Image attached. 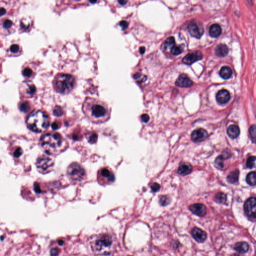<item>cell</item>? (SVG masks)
Returning <instances> with one entry per match:
<instances>
[{"mask_svg": "<svg viewBox=\"0 0 256 256\" xmlns=\"http://www.w3.org/2000/svg\"><path fill=\"white\" fill-rule=\"evenodd\" d=\"M36 166L41 172L45 173L48 172L52 169L54 166V162L50 158L43 156L38 159Z\"/></svg>", "mask_w": 256, "mask_h": 256, "instance_id": "cell-8", "label": "cell"}, {"mask_svg": "<svg viewBox=\"0 0 256 256\" xmlns=\"http://www.w3.org/2000/svg\"><path fill=\"white\" fill-rule=\"evenodd\" d=\"M209 34L213 38H217L219 37L222 33V29L218 24L212 25L210 26L209 30Z\"/></svg>", "mask_w": 256, "mask_h": 256, "instance_id": "cell-20", "label": "cell"}, {"mask_svg": "<svg viewBox=\"0 0 256 256\" xmlns=\"http://www.w3.org/2000/svg\"><path fill=\"white\" fill-rule=\"evenodd\" d=\"M34 188H35V190L36 192L37 193H40L41 192L40 187L39 185L37 183H36L35 184Z\"/></svg>", "mask_w": 256, "mask_h": 256, "instance_id": "cell-45", "label": "cell"}, {"mask_svg": "<svg viewBox=\"0 0 256 256\" xmlns=\"http://www.w3.org/2000/svg\"><path fill=\"white\" fill-rule=\"evenodd\" d=\"M170 203V199L167 196L161 197L160 199V204L162 206H166Z\"/></svg>", "mask_w": 256, "mask_h": 256, "instance_id": "cell-32", "label": "cell"}, {"mask_svg": "<svg viewBox=\"0 0 256 256\" xmlns=\"http://www.w3.org/2000/svg\"><path fill=\"white\" fill-rule=\"evenodd\" d=\"M23 74L25 77H30L32 74V71L29 68H26L23 71Z\"/></svg>", "mask_w": 256, "mask_h": 256, "instance_id": "cell-37", "label": "cell"}, {"mask_svg": "<svg viewBox=\"0 0 256 256\" xmlns=\"http://www.w3.org/2000/svg\"><path fill=\"white\" fill-rule=\"evenodd\" d=\"M240 129L237 125H231L227 129L228 135L232 139L237 138L240 135Z\"/></svg>", "mask_w": 256, "mask_h": 256, "instance_id": "cell-18", "label": "cell"}, {"mask_svg": "<svg viewBox=\"0 0 256 256\" xmlns=\"http://www.w3.org/2000/svg\"><path fill=\"white\" fill-rule=\"evenodd\" d=\"M208 137L207 131L202 128L194 130L191 134V139L194 142H202L206 140Z\"/></svg>", "mask_w": 256, "mask_h": 256, "instance_id": "cell-12", "label": "cell"}, {"mask_svg": "<svg viewBox=\"0 0 256 256\" xmlns=\"http://www.w3.org/2000/svg\"><path fill=\"white\" fill-rule=\"evenodd\" d=\"M41 145L48 154L57 155L68 148V143L58 133H49L41 138Z\"/></svg>", "mask_w": 256, "mask_h": 256, "instance_id": "cell-2", "label": "cell"}, {"mask_svg": "<svg viewBox=\"0 0 256 256\" xmlns=\"http://www.w3.org/2000/svg\"><path fill=\"white\" fill-rule=\"evenodd\" d=\"M234 249L240 253H246L249 250V245L245 242H240L235 245Z\"/></svg>", "mask_w": 256, "mask_h": 256, "instance_id": "cell-19", "label": "cell"}, {"mask_svg": "<svg viewBox=\"0 0 256 256\" xmlns=\"http://www.w3.org/2000/svg\"><path fill=\"white\" fill-rule=\"evenodd\" d=\"M228 48L225 44H220L216 48L215 53L219 57H224L226 56L228 53Z\"/></svg>", "mask_w": 256, "mask_h": 256, "instance_id": "cell-21", "label": "cell"}, {"mask_svg": "<svg viewBox=\"0 0 256 256\" xmlns=\"http://www.w3.org/2000/svg\"><path fill=\"white\" fill-rule=\"evenodd\" d=\"M140 53L143 54H144L145 53V48L144 47H142L140 48Z\"/></svg>", "mask_w": 256, "mask_h": 256, "instance_id": "cell-47", "label": "cell"}, {"mask_svg": "<svg viewBox=\"0 0 256 256\" xmlns=\"http://www.w3.org/2000/svg\"><path fill=\"white\" fill-rule=\"evenodd\" d=\"M60 250L57 248H54L51 250L50 254L51 256H58L59 254Z\"/></svg>", "mask_w": 256, "mask_h": 256, "instance_id": "cell-38", "label": "cell"}, {"mask_svg": "<svg viewBox=\"0 0 256 256\" xmlns=\"http://www.w3.org/2000/svg\"><path fill=\"white\" fill-rule=\"evenodd\" d=\"M27 124L29 129L32 131L41 133L49 127L50 119L45 112L42 111H35L28 117Z\"/></svg>", "mask_w": 256, "mask_h": 256, "instance_id": "cell-4", "label": "cell"}, {"mask_svg": "<svg viewBox=\"0 0 256 256\" xmlns=\"http://www.w3.org/2000/svg\"><path fill=\"white\" fill-rule=\"evenodd\" d=\"M249 133L252 142L255 143L256 139V128L255 125H253L251 126L250 128Z\"/></svg>", "mask_w": 256, "mask_h": 256, "instance_id": "cell-31", "label": "cell"}, {"mask_svg": "<svg viewBox=\"0 0 256 256\" xmlns=\"http://www.w3.org/2000/svg\"><path fill=\"white\" fill-rule=\"evenodd\" d=\"M239 171L238 170H235V171L231 172L227 177V179L229 183L231 184H236L239 180Z\"/></svg>", "mask_w": 256, "mask_h": 256, "instance_id": "cell-23", "label": "cell"}, {"mask_svg": "<svg viewBox=\"0 0 256 256\" xmlns=\"http://www.w3.org/2000/svg\"><path fill=\"white\" fill-rule=\"evenodd\" d=\"M230 98V94L227 90H221L219 91L216 95L217 102L220 104H225L228 103Z\"/></svg>", "mask_w": 256, "mask_h": 256, "instance_id": "cell-16", "label": "cell"}, {"mask_svg": "<svg viewBox=\"0 0 256 256\" xmlns=\"http://www.w3.org/2000/svg\"></svg>", "mask_w": 256, "mask_h": 256, "instance_id": "cell-50", "label": "cell"}, {"mask_svg": "<svg viewBox=\"0 0 256 256\" xmlns=\"http://www.w3.org/2000/svg\"><path fill=\"white\" fill-rule=\"evenodd\" d=\"M64 241L63 240H60L58 241V244L60 246H62L64 245Z\"/></svg>", "mask_w": 256, "mask_h": 256, "instance_id": "cell-48", "label": "cell"}, {"mask_svg": "<svg viewBox=\"0 0 256 256\" xmlns=\"http://www.w3.org/2000/svg\"><path fill=\"white\" fill-rule=\"evenodd\" d=\"M94 253L98 256H110L114 248V241L110 235H100L91 241Z\"/></svg>", "mask_w": 256, "mask_h": 256, "instance_id": "cell-3", "label": "cell"}, {"mask_svg": "<svg viewBox=\"0 0 256 256\" xmlns=\"http://www.w3.org/2000/svg\"><path fill=\"white\" fill-rule=\"evenodd\" d=\"M232 75V71L230 68L228 67H223L221 68L220 71V75L224 79H228L231 77Z\"/></svg>", "mask_w": 256, "mask_h": 256, "instance_id": "cell-22", "label": "cell"}, {"mask_svg": "<svg viewBox=\"0 0 256 256\" xmlns=\"http://www.w3.org/2000/svg\"><path fill=\"white\" fill-rule=\"evenodd\" d=\"M189 209L194 214L199 217H204L207 213L206 206L203 204H194L189 207Z\"/></svg>", "mask_w": 256, "mask_h": 256, "instance_id": "cell-13", "label": "cell"}, {"mask_svg": "<svg viewBox=\"0 0 256 256\" xmlns=\"http://www.w3.org/2000/svg\"><path fill=\"white\" fill-rule=\"evenodd\" d=\"M171 53L173 55H178L182 53L183 51V48L181 46H175L174 45L171 48Z\"/></svg>", "mask_w": 256, "mask_h": 256, "instance_id": "cell-28", "label": "cell"}, {"mask_svg": "<svg viewBox=\"0 0 256 256\" xmlns=\"http://www.w3.org/2000/svg\"><path fill=\"white\" fill-rule=\"evenodd\" d=\"M225 158L223 155H221L218 157L215 160V166L217 169L219 170H222L223 169L224 166V160H225Z\"/></svg>", "mask_w": 256, "mask_h": 256, "instance_id": "cell-27", "label": "cell"}, {"mask_svg": "<svg viewBox=\"0 0 256 256\" xmlns=\"http://www.w3.org/2000/svg\"><path fill=\"white\" fill-rule=\"evenodd\" d=\"M175 38L174 37H170L168 38L166 41L164 43V46L165 49H167L170 47H172L175 45Z\"/></svg>", "mask_w": 256, "mask_h": 256, "instance_id": "cell-30", "label": "cell"}, {"mask_svg": "<svg viewBox=\"0 0 256 256\" xmlns=\"http://www.w3.org/2000/svg\"><path fill=\"white\" fill-rule=\"evenodd\" d=\"M20 110L23 112L26 113L28 112L30 109V105L29 103L25 102L23 103L20 106Z\"/></svg>", "mask_w": 256, "mask_h": 256, "instance_id": "cell-34", "label": "cell"}, {"mask_svg": "<svg viewBox=\"0 0 256 256\" xmlns=\"http://www.w3.org/2000/svg\"><path fill=\"white\" fill-rule=\"evenodd\" d=\"M6 12V10L4 8H0V16H2L5 14Z\"/></svg>", "mask_w": 256, "mask_h": 256, "instance_id": "cell-46", "label": "cell"}, {"mask_svg": "<svg viewBox=\"0 0 256 256\" xmlns=\"http://www.w3.org/2000/svg\"><path fill=\"white\" fill-rule=\"evenodd\" d=\"M86 138L89 142L93 144L96 143L98 140V135L95 132H90L86 134Z\"/></svg>", "mask_w": 256, "mask_h": 256, "instance_id": "cell-26", "label": "cell"}, {"mask_svg": "<svg viewBox=\"0 0 256 256\" xmlns=\"http://www.w3.org/2000/svg\"><path fill=\"white\" fill-rule=\"evenodd\" d=\"M22 153H23V151H22V149L20 148H18L14 152V154L15 157H19L22 154Z\"/></svg>", "mask_w": 256, "mask_h": 256, "instance_id": "cell-43", "label": "cell"}, {"mask_svg": "<svg viewBox=\"0 0 256 256\" xmlns=\"http://www.w3.org/2000/svg\"><path fill=\"white\" fill-rule=\"evenodd\" d=\"M141 119L143 122L146 123L147 122H149V120H150V117L148 114H143L141 116Z\"/></svg>", "mask_w": 256, "mask_h": 256, "instance_id": "cell-40", "label": "cell"}, {"mask_svg": "<svg viewBox=\"0 0 256 256\" xmlns=\"http://www.w3.org/2000/svg\"><path fill=\"white\" fill-rule=\"evenodd\" d=\"M36 89L35 86L34 85H32L29 87L27 91L28 93L30 95H33L36 92Z\"/></svg>", "mask_w": 256, "mask_h": 256, "instance_id": "cell-36", "label": "cell"}, {"mask_svg": "<svg viewBox=\"0 0 256 256\" xmlns=\"http://www.w3.org/2000/svg\"><path fill=\"white\" fill-rule=\"evenodd\" d=\"M82 109L86 117L94 123H103L110 119V111L107 104L96 98H86Z\"/></svg>", "mask_w": 256, "mask_h": 256, "instance_id": "cell-1", "label": "cell"}, {"mask_svg": "<svg viewBox=\"0 0 256 256\" xmlns=\"http://www.w3.org/2000/svg\"><path fill=\"white\" fill-rule=\"evenodd\" d=\"M246 181L248 184L252 186L256 185V173L252 172L248 174L246 177Z\"/></svg>", "mask_w": 256, "mask_h": 256, "instance_id": "cell-24", "label": "cell"}, {"mask_svg": "<svg viewBox=\"0 0 256 256\" xmlns=\"http://www.w3.org/2000/svg\"><path fill=\"white\" fill-rule=\"evenodd\" d=\"M188 30L192 37L199 39L204 32L203 26L202 24L196 21H193L189 24Z\"/></svg>", "mask_w": 256, "mask_h": 256, "instance_id": "cell-9", "label": "cell"}, {"mask_svg": "<svg viewBox=\"0 0 256 256\" xmlns=\"http://www.w3.org/2000/svg\"><path fill=\"white\" fill-rule=\"evenodd\" d=\"M67 174L74 182H81L86 177V171L79 163L74 162L68 167Z\"/></svg>", "mask_w": 256, "mask_h": 256, "instance_id": "cell-6", "label": "cell"}, {"mask_svg": "<svg viewBox=\"0 0 256 256\" xmlns=\"http://www.w3.org/2000/svg\"><path fill=\"white\" fill-rule=\"evenodd\" d=\"M244 211L247 217L252 220L256 219V200L251 197L246 201L244 206Z\"/></svg>", "mask_w": 256, "mask_h": 256, "instance_id": "cell-10", "label": "cell"}, {"mask_svg": "<svg viewBox=\"0 0 256 256\" xmlns=\"http://www.w3.org/2000/svg\"><path fill=\"white\" fill-rule=\"evenodd\" d=\"M192 166L189 163H183L179 166L178 172L180 175L186 176L191 173L192 171Z\"/></svg>", "mask_w": 256, "mask_h": 256, "instance_id": "cell-17", "label": "cell"}, {"mask_svg": "<svg viewBox=\"0 0 256 256\" xmlns=\"http://www.w3.org/2000/svg\"><path fill=\"white\" fill-rule=\"evenodd\" d=\"M231 256H240L239 255H238V254H233V255H232Z\"/></svg>", "mask_w": 256, "mask_h": 256, "instance_id": "cell-49", "label": "cell"}, {"mask_svg": "<svg viewBox=\"0 0 256 256\" xmlns=\"http://www.w3.org/2000/svg\"><path fill=\"white\" fill-rule=\"evenodd\" d=\"M76 85L74 77L68 74H59L54 80L55 89L57 92L62 94L69 93L74 89Z\"/></svg>", "mask_w": 256, "mask_h": 256, "instance_id": "cell-5", "label": "cell"}, {"mask_svg": "<svg viewBox=\"0 0 256 256\" xmlns=\"http://www.w3.org/2000/svg\"><path fill=\"white\" fill-rule=\"evenodd\" d=\"M202 58H203L202 53L200 51H197L194 52L187 54L182 59V62L185 64L191 65L197 61L201 60Z\"/></svg>", "mask_w": 256, "mask_h": 256, "instance_id": "cell-11", "label": "cell"}, {"mask_svg": "<svg viewBox=\"0 0 256 256\" xmlns=\"http://www.w3.org/2000/svg\"><path fill=\"white\" fill-rule=\"evenodd\" d=\"M247 168L249 169L255 168L256 166V157L255 156H251L248 158L246 162Z\"/></svg>", "mask_w": 256, "mask_h": 256, "instance_id": "cell-29", "label": "cell"}, {"mask_svg": "<svg viewBox=\"0 0 256 256\" xmlns=\"http://www.w3.org/2000/svg\"><path fill=\"white\" fill-rule=\"evenodd\" d=\"M63 113L62 108L60 106H56L53 110V114L57 117L61 116L63 114Z\"/></svg>", "mask_w": 256, "mask_h": 256, "instance_id": "cell-33", "label": "cell"}, {"mask_svg": "<svg viewBox=\"0 0 256 256\" xmlns=\"http://www.w3.org/2000/svg\"><path fill=\"white\" fill-rule=\"evenodd\" d=\"M151 190L153 192H157L158 191H159L160 189V185L157 183H154L152 185L151 187Z\"/></svg>", "mask_w": 256, "mask_h": 256, "instance_id": "cell-35", "label": "cell"}, {"mask_svg": "<svg viewBox=\"0 0 256 256\" xmlns=\"http://www.w3.org/2000/svg\"><path fill=\"white\" fill-rule=\"evenodd\" d=\"M97 179L100 184L105 186L113 183L115 180V177L111 169L103 167L98 171Z\"/></svg>", "mask_w": 256, "mask_h": 256, "instance_id": "cell-7", "label": "cell"}, {"mask_svg": "<svg viewBox=\"0 0 256 256\" xmlns=\"http://www.w3.org/2000/svg\"><path fill=\"white\" fill-rule=\"evenodd\" d=\"M175 84L178 87L189 88L193 85V82L186 74H182L178 78Z\"/></svg>", "mask_w": 256, "mask_h": 256, "instance_id": "cell-15", "label": "cell"}, {"mask_svg": "<svg viewBox=\"0 0 256 256\" xmlns=\"http://www.w3.org/2000/svg\"><path fill=\"white\" fill-rule=\"evenodd\" d=\"M10 51L13 53H16L19 51V46L18 45L14 44L11 46L10 48Z\"/></svg>", "mask_w": 256, "mask_h": 256, "instance_id": "cell-41", "label": "cell"}, {"mask_svg": "<svg viewBox=\"0 0 256 256\" xmlns=\"http://www.w3.org/2000/svg\"><path fill=\"white\" fill-rule=\"evenodd\" d=\"M60 125L58 123H57V122H55L52 124V129L53 130H56L57 129H58L59 128V127Z\"/></svg>", "mask_w": 256, "mask_h": 256, "instance_id": "cell-44", "label": "cell"}, {"mask_svg": "<svg viewBox=\"0 0 256 256\" xmlns=\"http://www.w3.org/2000/svg\"><path fill=\"white\" fill-rule=\"evenodd\" d=\"M215 200L216 202L218 203L224 204L226 203L227 202V196L226 194L223 193L219 192L217 193L215 197Z\"/></svg>", "mask_w": 256, "mask_h": 256, "instance_id": "cell-25", "label": "cell"}, {"mask_svg": "<svg viewBox=\"0 0 256 256\" xmlns=\"http://www.w3.org/2000/svg\"><path fill=\"white\" fill-rule=\"evenodd\" d=\"M120 26H121L123 30H125L128 27V23L126 21H122L120 22Z\"/></svg>", "mask_w": 256, "mask_h": 256, "instance_id": "cell-42", "label": "cell"}, {"mask_svg": "<svg viewBox=\"0 0 256 256\" xmlns=\"http://www.w3.org/2000/svg\"><path fill=\"white\" fill-rule=\"evenodd\" d=\"M191 234L193 238L199 243L204 242L207 238V235L205 231L196 227L192 230Z\"/></svg>", "mask_w": 256, "mask_h": 256, "instance_id": "cell-14", "label": "cell"}, {"mask_svg": "<svg viewBox=\"0 0 256 256\" xmlns=\"http://www.w3.org/2000/svg\"><path fill=\"white\" fill-rule=\"evenodd\" d=\"M12 22L9 20H6L3 24V26L6 29L10 28L12 27Z\"/></svg>", "mask_w": 256, "mask_h": 256, "instance_id": "cell-39", "label": "cell"}]
</instances>
